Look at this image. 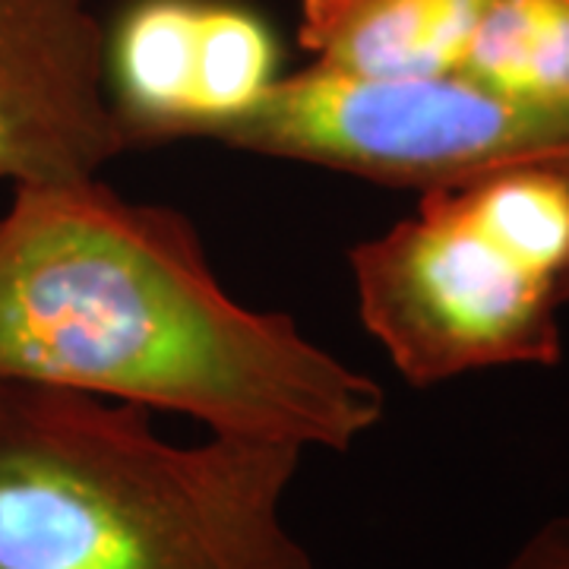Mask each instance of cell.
<instances>
[{
  "label": "cell",
  "mask_w": 569,
  "mask_h": 569,
  "mask_svg": "<svg viewBox=\"0 0 569 569\" xmlns=\"http://www.w3.org/2000/svg\"><path fill=\"white\" fill-rule=\"evenodd\" d=\"M0 380L174 411L209 433L348 452L387 392L216 279L193 222L99 178L13 187L0 216Z\"/></svg>",
  "instance_id": "obj_1"
},
{
  "label": "cell",
  "mask_w": 569,
  "mask_h": 569,
  "mask_svg": "<svg viewBox=\"0 0 569 569\" xmlns=\"http://www.w3.org/2000/svg\"><path fill=\"white\" fill-rule=\"evenodd\" d=\"M301 459L168 443L149 408L0 380V569H323L284 522Z\"/></svg>",
  "instance_id": "obj_2"
},
{
  "label": "cell",
  "mask_w": 569,
  "mask_h": 569,
  "mask_svg": "<svg viewBox=\"0 0 569 569\" xmlns=\"http://www.w3.org/2000/svg\"><path fill=\"white\" fill-rule=\"evenodd\" d=\"M367 332L427 389L493 367H557L569 305V159L421 193L348 257Z\"/></svg>",
  "instance_id": "obj_3"
},
{
  "label": "cell",
  "mask_w": 569,
  "mask_h": 569,
  "mask_svg": "<svg viewBox=\"0 0 569 569\" xmlns=\"http://www.w3.org/2000/svg\"><path fill=\"white\" fill-rule=\"evenodd\" d=\"M224 146L430 193L509 164L569 159V111L466 77L367 80L317 63L282 73Z\"/></svg>",
  "instance_id": "obj_4"
},
{
  "label": "cell",
  "mask_w": 569,
  "mask_h": 569,
  "mask_svg": "<svg viewBox=\"0 0 569 569\" xmlns=\"http://www.w3.org/2000/svg\"><path fill=\"white\" fill-rule=\"evenodd\" d=\"M102 73L127 146L222 142L279 82L282 51L234 0H130L104 22Z\"/></svg>",
  "instance_id": "obj_5"
},
{
  "label": "cell",
  "mask_w": 569,
  "mask_h": 569,
  "mask_svg": "<svg viewBox=\"0 0 569 569\" xmlns=\"http://www.w3.org/2000/svg\"><path fill=\"white\" fill-rule=\"evenodd\" d=\"M102 44L92 0H0V181H89L130 149Z\"/></svg>",
  "instance_id": "obj_6"
},
{
  "label": "cell",
  "mask_w": 569,
  "mask_h": 569,
  "mask_svg": "<svg viewBox=\"0 0 569 569\" xmlns=\"http://www.w3.org/2000/svg\"><path fill=\"white\" fill-rule=\"evenodd\" d=\"M488 0H301L310 63L367 77H459Z\"/></svg>",
  "instance_id": "obj_7"
},
{
  "label": "cell",
  "mask_w": 569,
  "mask_h": 569,
  "mask_svg": "<svg viewBox=\"0 0 569 569\" xmlns=\"http://www.w3.org/2000/svg\"><path fill=\"white\" fill-rule=\"evenodd\" d=\"M459 77L512 102L569 111V0H488Z\"/></svg>",
  "instance_id": "obj_8"
},
{
  "label": "cell",
  "mask_w": 569,
  "mask_h": 569,
  "mask_svg": "<svg viewBox=\"0 0 569 569\" xmlns=\"http://www.w3.org/2000/svg\"><path fill=\"white\" fill-rule=\"evenodd\" d=\"M497 569H569V512L545 519Z\"/></svg>",
  "instance_id": "obj_9"
}]
</instances>
